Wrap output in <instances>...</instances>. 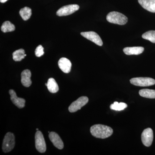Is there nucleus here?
I'll return each instance as SVG.
<instances>
[{
    "mask_svg": "<svg viewBox=\"0 0 155 155\" xmlns=\"http://www.w3.org/2000/svg\"><path fill=\"white\" fill-rule=\"evenodd\" d=\"M90 131L94 137L101 139L107 138L113 133V130L111 127L100 124L93 125L91 127Z\"/></svg>",
    "mask_w": 155,
    "mask_h": 155,
    "instance_id": "obj_1",
    "label": "nucleus"
},
{
    "mask_svg": "<svg viewBox=\"0 0 155 155\" xmlns=\"http://www.w3.org/2000/svg\"><path fill=\"white\" fill-rule=\"evenodd\" d=\"M108 22L119 25H124L127 23L128 19L124 14L119 12L113 11L110 12L107 16Z\"/></svg>",
    "mask_w": 155,
    "mask_h": 155,
    "instance_id": "obj_2",
    "label": "nucleus"
},
{
    "mask_svg": "<svg viewBox=\"0 0 155 155\" xmlns=\"http://www.w3.org/2000/svg\"><path fill=\"white\" fill-rule=\"evenodd\" d=\"M15 144V136L13 133L8 132L3 140L2 150L5 153H8L14 149Z\"/></svg>",
    "mask_w": 155,
    "mask_h": 155,
    "instance_id": "obj_3",
    "label": "nucleus"
},
{
    "mask_svg": "<svg viewBox=\"0 0 155 155\" xmlns=\"http://www.w3.org/2000/svg\"><path fill=\"white\" fill-rule=\"evenodd\" d=\"M130 83L135 86L147 87L155 84V80L151 78L137 77L131 78Z\"/></svg>",
    "mask_w": 155,
    "mask_h": 155,
    "instance_id": "obj_4",
    "label": "nucleus"
},
{
    "mask_svg": "<svg viewBox=\"0 0 155 155\" xmlns=\"http://www.w3.org/2000/svg\"><path fill=\"white\" fill-rule=\"evenodd\" d=\"M35 148L39 152L44 153L46 150V145L44 136L39 130H37L35 133Z\"/></svg>",
    "mask_w": 155,
    "mask_h": 155,
    "instance_id": "obj_5",
    "label": "nucleus"
},
{
    "mask_svg": "<svg viewBox=\"0 0 155 155\" xmlns=\"http://www.w3.org/2000/svg\"><path fill=\"white\" fill-rule=\"evenodd\" d=\"M87 97L82 96L78 98L76 101L72 102L69 107V110L70 113H75L80 110L81 107L85 106L88 103Z\"/></svg>",
    "mask_w": 155,
    "mask_h": 155,
    "instance_id": "obj_6",
    "label": "nucleus"
},
{
    "mask_svg": "<svg viewBox=\"0 0 155 155\" xmlns=\"http://www.w3.org/2000/svg\"><path fill=\"white\" fill-rule=\"evenodd\" d=\"M79 6L77 5H69L64 6L57 11V15L60 17L68 16L79 10Z\"/></svg>",
    "mask_w": 155,
    "mask_h": 155,
    "instance_id": "obj_7",
    "label": "nucleus"
},
{
    "mask_svg": "<svg viewBox=\"0 0 155 155\" xmlns=\"http://www.w3.org/2000/svg\"><path fill=\"white\" fill-rule=\"evenodd\" d=\"M153 139V133L152 129L147 128L145 129L141 134V140L143 143L146 147L151 145Z\"/></svg>",
    "mask_w": 155,
    "mask_h": 155,
    "instance_id": "obj_8",
    "label": "nucleus"
},
{
    "mask_svg": "<svg viewBox=\"0 0 155 155\" xmlns=\"http://www.w3.org/2000/svg\"><path fill=\"white\" fill-rule=\"evenodd\" d=\"M81 35L84 37L90 40L93 42L94 43L97 45L101 46L103 45V42L101 38L99 35L94 31H86V32H82Z\"/></svg>",
    "mask_w": 155,
    "mask_h": 155,
    "instance_id": "obj_9",
    "label": "nucleus"
},
{
    "mask_svg": "<svg viewBox=\"0 0 155 155\" xmlns=\"http://www.w3.org/2000/svg\"><path fill=\"white\" fill-rule=\"evenodd\" d=\"M9 93L11 95V101L15 105L17 106V107L21 109L25 107V99L17 97V94L14 90H10Z\"/></svg>",
    "mask_w": 155,
    "mask_h": 155,
    "instance_id": "obj_10",
    "label": "nucleus"
},
{
    "mask_svg": "<svg viewBox=\"0 0 155 155\" xmlns=\"http://www.w3.org/2000/svg\"><path fill=\"white\" fill-rule=\"evenodd\" d=\"M49 137L56 147L59 150L63 149L64 147V143L58 134L54 132H51L49 134Z\"/></svg>",
    "mask_w": 155,
    "mask_h": 155,
    "instance_id": "obj_11",
    "label": "nucleus"
},
{
    "mask_svg": "<svg viewBox=\"0 0 155 155\" xmlns=\"http://www.w3.org/2000/svg\"><path fill=\"white\" fill-rule=\"evenodd\" d=\"M58 66L60 69L65 73H68L71 71L72 64L69 59L61 58L58 61Z\"/></svg>",
    "mask_w": 155,
    "mask_h": 155,
    "instance_id": "obj_12",
    "label": "nucleus"
},
{
    "mask_svg": "<svg viewBox=\"0 0 155 155\" xmlns=\"http://www.w3.org/2000/svg\"><path fill=\"white\" fill-rule=\"evenodd\" d=\"M138 2L145 10L155 13V0H138Z\"/></svg>",
    "mask_w": 155,
    "mask_h": 155,
    "instance_id": "obj_13",
    "label": "nucleus"
},
{
    "mask_svg": "<svg viewBox=\"0 0 155 155\" xmlns=\"http://www.w3.org/2000/svg\"><path fill=\"white\" fill-rule=\"evenodd\" d=\"M31 72L28 69H25L21 73V83L25 87H29L31 84Z\"/></svg>",
    "mask_w": 155,
    "mask_h": 155,
    "instance_id": "obj_14",
    "label": "nucleus"
},
{
    "mask_svg": "<svg viewBox=\"0 0 155 155\" xmlns=\"http://www.w3.org/2000/svg\"><path fill=\"white\" fill-rule=\"evenodd\" d=\"M144 48L142 47H127L123 49V51L127 55H139L143 52Z\"/></svg>",
    "mask_w": 155,
    "mask_h": 155,
    "instance_id": "obj_15",
    "label": "nucleus"
},
{
    "mask_svg": "<svg viewBox=\"0 0 155 155\" xmlns=\"http://www.w3.org/2000/svg\"><path fill=\"white\" fill-rule=\"evenodd\" d=\"M48 90L51 93H56L59 91V87L54 78H50L47 82Z\"/></svg>",
    "mask_w": 155,
    "mask_h": 155,
    "instance_id": "obj_16",
    "label": "nucleus"
},
{
    "mask_svg": "<svg viewBox=\"0 0 155 155\" xmlns=\"http://www.w3.org/2000/svg\"><path fill=\"white\" fill-rule=\"evenodd\" d=\"M139 94L140 96L147 98H155V90H154L143 89L139 91Z\"/></svg>",
    "mask_w": 155,
    "mask_h": 155,
    "instance_id": "obj_17",
    "label": "nucleus"
},
{
    "mask_svg": "<svg viewBox=\"0 0 155 155\" xmlns=\"http://www.w3.org/2000/svg\"><path fill=\"white\" fill-rule=\"evenodd\" d=\"M26 56L25 51L23 49H20L14 51L13 54V60L15 61H20Z\"/></svg>",
    "mask_w": 155,
    "mask_h": 155,
    "instance_id": "obj_18",
    "label": "nucleus"
},
{
    "mask_svg": "<svg viewBox=\"0 0 155 155\" xmlns=\"http://www.w3.org/2000/svg\"><path fill=\"white\" fill-rule=\"evenodd\" d=\"M19 14L23 20L26 21L28 20L31 16V9L28 7H25L20 10Z\"/></svg>",
    "mask_w": 155,
    "mask_h": 155,
    "instance_id": "obj_19",
    "label": "nucleus"
},
{
    "mask_svg": "<svg viewBox=\"0 0 155 155\" xmlns=\"http://www.w3.org/2000/svg\"><path fill=\"white\" fill-rule=\"evenodd\" d=\"M15 30V25L9 21L4 22L1 27V30L5 33L13 31Z\"/></svg>",
    "mask_w": 155,
    "mask_h": 155,
    "instance_id": "obj_20",
    "label": "nucleus"
},
{
    "mask_svg": "<svg viewBox=\"0 0 155 155\" xmlns=\"http://www.w3.org/2000/svg\"><path fill=\"white\" fill-rule=\"evenodd\" d=\"M127 104L124 103H118V102H115L114 104H111L110 108L111 110L116 111H121L125 110L127 108Z\"/></svg>",
    "mask_w": 155,
    "mask_h": 155,
    "instance_id": "obj_21",
    "label": "nucleus"
},
{
    "mask_svg": "<svg viewBox=\"0 0 155 155\" xmlns=\"http://www.w3.org/2000/svg\"><path fill=\"white\" fill-rule=\"evenodd\" d=\"M142 38L147 40L150 41L155 43V31H147L142 35Z\"/></svg>",
    "mask_w": 155,
    "mask_h": 155,
    "instance_id": "obj_22",
    "label": "nucleus"
},
{
    "mask_svg": "<svg viewBox=\"0 0 155 155\" xmlns=\"http://www.w3.org/2000/svg\"><path fill=\"white\" fill-rule=\"evenodd\" d=\"M35 54L37 57H41L44 54V48L41 45H39L36 48L35 51Z\"/></svg>",
    "mask_w": 155,
    "mask_h": 155,
    "instance_id": "obj_23",
    "label": "nucleus"
},
{
    "mask_svg": "<svg viewBox=\"0 0 155 155\" xmlns=\"http://www.w3.org/2000/svg\"><path fill=\"white\" fill-rule=\"evenodd\" d=\"M8 1V0H0V2L2 3H4Z\"/></svg>",
    "mask_w": 155,
    "mask_h": 155,
    "instance_id": "obj_24",
    "label": "nucleus"
},
{
    "mask_svg": "<svg viewBox=\"0 0 155 155\" xmlns=\"http://www.w3.org/2000/svg\"><path fill=\"white\" fill-rule=\"evenodd\" d=\"M47 85H48L47 83H45L46 86H47Z\"/></svg>",
    "mask_w": 155,
    "mask_h": 155,
    "instance_id": "obj_25",
    "label": "nucleus"
},
{
    "mask_svg": "<svg viewBox=\"0 0 155 155\" xmlns=\"http://www.w3.org/2000/svg\"><path fill=\"white\" fill-rule=\"evenodd\" d=\"M38 128H37L36 130H38Z\"/></svg>",
    "mask_w": 155,
    "mask_h": 155,
    "instance_id": "obj_26",
    "label": "nucleus"
}]
</instances>
